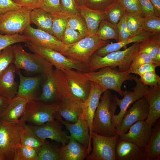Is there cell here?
Instances as JSON below:
<instances>
[{"instance_id":"e0dca14e","label":"cell","mask_w":160,"mask_h":160,"mask_svg":"<svg viewBox=\"0 0 160 160\" xmlns=\"http://www.w3.org/2000/svg\"><path fill=\"white\" fill-rule=\"evenodd\" d=\"M27 41L34 45L50 48L60 52L64 44L53 35L30 25L23 31Z\"/></svg>"},{"instance_id":"d4e9b609","label":"cell","mask_w":160,"mask_h":160,"mask_svg":"<svg viewBox=\"0 0 160 160\" xmlns=\"http://www.w3.org/2000/svg\"><path fill=\"white\" fill-rule=\"evenodd\" d=\"M28 101L25 97L16 95L0 115V119L8 122L17 121L23 114Z\"/></svg>"},{"instance_id":"94428289","label":"cell","mask_w":160,"mask_h":160,"mask_svg":"<svg viewBox=\"0 0 160 160\" xmlns=\"http://www.w3.org/2000/svg\"><path fill=\"white\" fill-rule=\"evenodd\" d=\"M0 160H4L3 158L0 155Z\"/></svg>"},{"instance_id":"7a4b0ae2","label":"cell","mask_w":160,"mask_h":160,"mask_svg":"<svg viewBox=\"0 0 160 160\" xmlns=\"http://www.w3.org/2000/svg\"><path fill=\"white\" fill-rule=\"evenodd\" d=\"M55 81L57 89L55 103L58 105L57 113L65 120L74 123L82 113L83 102L71 93L64 75L57 76Z\"/></svg>"},{"instance_id":"1f68e13d","label":"cell","mask_w":160,"mask_h":160,"mask_svg":"<svg viewBox=\"0 0 160 160\" xmlns=\"http://www.w3.org/2000/svg\"><path fill=\"white\" fill-rule=\"evenodd\" d=\"M96 33L100 39L103 41L111 39L118 41L119 34L117 24H113L106 19L101 20Z\"/></svg>"},{"instance_id":"7402d4cb","label":"cell","mask_w":160,"mask_h":160,"mask_svg":"<svg viewBox=\"0 0 160 160\" xmlns=\"http://www.w3.org/2000/svg\"><path fill=\"white\" fill-rule=\"evenodd\" d=\"M17 68L13 64L0 75V95L11 100L17 94L19 84L15 80Z\"/></svg>"},{"instance_id":"44dd1931","label":"cell","mask_w":160,"mask_h":160,"mask_svg":"<svg viewBox=\"0 0 160 160\" xmlns=\"http://www.w3.org/2000/svg\"><path fill=\"white\" fill-rule=\"evenodd\" d=\"M104 91L97 84L91 81L90 93L87 99L83 103L82 108L88 124L90 138L92 139V124L94 114L100 102V96Z\"/></svg>"},{"instance_id":"6f0895ef","label":"cell","mask_w":160,"mask_h":160,"mask_svg":"<svg viewBox=\"0 0 160 160\" xmlns=\"http://www.w3.org/2000/svg\"><path fill=\"white\" fill-rule=\"evenodd\" d=\"M153 8L155 15L160 17V0H150Z\"/></svg>"},{"instance_id":"9a60e30c","label":"cell","mask_w":160,"mask_h":160,"mask_svg":"<svg viewBox=\"0 0 160 160\" xmlns=\"http://www.w3.org/2000/svg\"><path fill=\"white\" fill-rule=\"evenodd\" d=\"M29 126L43 143L46 139L48 138L63 146L69 141V136L62 130V123L56 119L48 121L40 125L30 124Z\"/></svg>"},{"instance_id":"484cf974","label":"cell","mask_w":160,"mask_h":160,"mask_svg":"<svg viewBox=\"0 0 160 160\" xmlns=\"http://www.w3.org/2000/svg\"><path fill=\"white\" fill-rule=\"evenodd\" d=\"M155 35L156 34L143 30L137 33L131 35L124 40L115 43H109L97 49L94 53L98 56L103 57L111 52L119 51L122 47L129 44L141 42Z\"/></svg>"},{"instance_id":"8d00e7d4","label":"cell","mask_w":160,"mask_h":160,"mask_svg":"<svg viewBox=\"0 0 160 160\" xmlns=\"http://www.w3.org/2000/svg\"><path fill=\"white\" fill-rule=\"evenodd\" d=\"M21 145L39 148L44 143L33 132L29 125L26 124L21 133Z\"/></svg>"},{"instance_id":"9c48e42d","label":"cell","mask_w":160,"mask_h":160,"mask_svg":"<svg viewBox=\"0 0 160 160\" xmlns=\"http://www.w3.org/2000/svg\"><path fill=\"white\" fill-rule=\"evenodd\" d=\"M58 105L38 100H28L20 119L31 125L39 126L55 119Z\"/></svg>"},{"instance_id":"ffe728a7","label":"cell","mask_w":160,"mask_h":160,"mask_svg":"<svg viewBox=\"0 0 160 160\" xmlns=\"http://www.w3.org/2000/svg\"><path fill=\"white\" fill-rule=\"evenodd\" d=\"M153 129L152 127L145 121H139L133 124L127 133L119 135L125 140L145 148L150 138Z\"/></svg>"},{"instance_id":"7bdbcfd3","label":"cell","mask_w":160,"mask_h":160,"mask_svg":"<svg viewBox=\"0 0 160 160\" xmlns=\"http://www.w3.org/2000/svg\"><path fill=\"white\" fill-rule=\"evenodd\" d=\"M83 38L79 32L70 27L67 24L61 41L64 45H69L76 43Z\"/></svg>"},{"instance_id":"2e32d148","label":"cell","mask_w":160,"mask_h":160,"mask_svg":"<svg viewBox=\"0 0 160 160\" xmlns=\"http://www.w3.org/2000/svg\"><path fill=\"white\" fill-rule=\"evenodd\" d=\"M55 119L64 125L72 135L78 142L87 148L90 153L92 151L91 139L88 124L84 114L82 113L74 123L63 119L57 113Z\"/></svg>"},{"instance_id":"ee69618b","label":"cell","mask_w":160,"mask_h":160,"mask_svg":"<svg viewBox=\"0 0 160 160\" xmlns=\"http://www.w3.org/2000/svg\"><path fill=\"white\" fill-rule=\"evenodd\" d=\"M116 0H85L84 5L94 10L104 12Z\"/></svg>"},{"instance_id":"5bb4252c","label":"cell","mask_w":160,"mask_h":160,"mask_svg":"<svg viewBox=\"0 0 160 160\" xmlns=\"http://www.w3.org/2000/svg\"><path fill=\"white\" fill-rule=\"evenodd\" d=\"M148 112V104L143 96L135 102L127 111L117 129V134L120 135L127 133L130 127L137 121H145Z\"/></svg>"},{"instance_id":"f6af8a7d","label":"cell","mask_w":160,"mask_h":160,"mask_svg":"<svg viewBox=\"0 0 160 160\" xmlns=\"http://www.w3.org/2000/svg\"><path fill=\"white\" fill-rule=\"evenodd\" d=\"M123 6L129 13L140 17H144L139 7V0H117Z\"/></svg>"},{"instance_id":"83f0119b","label":"cell","mask_w":160,"mask_h":160,"mask_svg":"<svg viewBox=\"0 0 160 160\" xmlns=\"http://www.w3.org/2000/svg\"><path fill=\"white\" fill-rule=\"evenodd\" d=\"M78 8L79 13L86 21L89 35L96 34L101 20L105 19L104 12L91 9L84 5L79 6Z\"/></svg>"},{"instance_id":"4dcf8cb0","label":"cell","mask_w":160,"mask_h":160,"mask_svg":"<svg viewBox=\"0 0 160 160\" xmlns=\"http://www.w3.org/2000/svg\"><path fill=\"white\" fill-rule=\"evenodd\" d=\"M61 146L45 140L39 149L38 160H61Z\"/></svg>"},{"instance_id":"ac0fdd59","label":"cell","mask_w":160,"mask_h":160,"mask_svg":"<svg viewBox=\"0 0 160 160\" xmlns=\"http://www.w3.org/2000/svg\"><path fill=\"white\" fill-rule=\"evenodd\" d=\"M16 73L19 77L20 83L16 95L25 97L28 100H37V93L38 90L48 76L39 74L35 76L25 77L17 69Z\"/></svg>"},{"instance_id":"681fc988","label":"cell","mask_w":160,"mask_h":160,"mask_svg":"<svg viewBox=\"0 0 160 160\" xmlns=\"http://www.w3.org/2000/svg\"><path fill=\"white\" fill-rule=\"evenodd\" d=\"M119 34L118 42L124 40L131 36L126 24L125 13L117 24Z\"/></svg>"},{"instance_id":"7c38bea8","label":"cell","mask_w":160,"mask_h":160,"mask_svg":"<svg viewBox=\"0 0 160 160\" xmlns=\"http://www.w3.org/2000/svg\"><path fill=\"white\" fill-rule=\"evenodd\" d=\"M119 137L117 134L112 136L101 135L92 132V152L86 158L87 160H116L115 148Z\"/></svg>"},{"instance_id":"ba28073f","label":"cell","mask_w":160,"mask_h":160,"mask_svg":"<svg viewBox=\"0 0 160 160\" xmlns=\"http://www.w3.org/2000/svg\"><path fill=\"white\" fill-rule=\"evenodd\" d=\"M26 46L33 53L39 54L50 63L56 69H74L82 72H89L85 63L64 55L52 49L34 45L28 42Z\"/></svg>"},{"instance_id":"4fadbf2b","label":"cell","mask_w":160,"mask_h":160,"mask_svg":"<svg viewBox=\"0 0 160 160\" xmlns=\"http://www.w3.org/2000/svg\"><path fill=\"white\" fill-rule=\"evenodd\" d=\"M69 90L75 97L84 102L88 98L91 89V81L80 71L74 69H62Z\"/></svg>"},{"instance_id":"7dc6e473","label":"cell","mask_w":160,"mask_h":160,"mask_svg":"<svg viewBox=\"0 0 160 160\" xmlns=\"http://www.w3.org/2000/svg\"><path fill=\"white\" fill-rule=\"evenodd\" d=\"M39 8L51 13L61 12L60 0H42Z\"/></svg>"},{"instance_id":"f35d334b","label":"cell","mask_w":160,"mask_h":160,"mask_svg":"<svg viewBox=\"0 0 160 160\" xmlns=\"http://www.w3.org/2000/svg\"><path fill=\"white\" fill-rule=\"evenodd\" d=\"M39 149L21 145L17 149L15 160H38Z\"/></svg>"},{"instance_id":"74e56055","label":"cell","mask_w":160,"mask_h":160,"mask_svg":"<svg viewBox=\"0 0 160 160\" xmlns=\"http://www.w3.org/2000/svg\"><path fill=\"white\" fill-rule=\"evenodd\" d=\"M125 15L127 26L131 35L143 30L144 17L135 16L127 11Z\"/></svg>"},{"instance_id":"c3c4849f","label":"cell","mask_w":160,"mask_h":160,"mask_svg":"<svg viewBox=\"0 0 160 160\" xmlns=\"http://www.w3.org/2000/svg\"><path fill=\"white\" fill-rule=\"evenodd\" d=\"M61 12L66 14L79 12V6L75 0H60Z\"/></svg>"},{"instance_id":"d590c367","label":"cell","mask_w":160,"mask_h":160,"mask_svg":"<svg viewBox=\"0 0 160 160\" xmlns=\"http://www.w3.org/2000/svg\"><path fill=\"white\" fill-rule=\"evenodd\" d=\"M52 13L53 16L52 26V35L61 41L67 24L65 14L61 12Z\"/></svg>"},{"instance_id":"f5cc1de1","label":"cell","mask_w":160,"mask_h":160,"mask_svg":"<svg viewBox=\"0 0 160 160\" xmlns=\"http://www.w3.org/2000/svg\"><path fill=\"white\" fill-rule=\"evenodd\" d=\"M139 2L140 11L145 17L155 15L150 0H139Z\"/></svg>"},{"instance_id":"db71d44e","label":"cell","mask_w":160,"mask_h":160,"mask_svg":"<svg viewBox=\"0 0 160 160\" xmlns=\"http://www.w3.org/2000/svg\"><path fill=\"white\" fill-rule=\"evenodd\" d=\"M156 66L153 63L144 64L137 67L129 68V69L131 73H133L141 76L143 73L148 71H155Z\"/></svg>"},{"instance_id":"9f6ffc18","label":"cell","mask_w":160,"mask_h":160,"mask_svg":"<svg viewBox=\"0 0 160 160\" xmlns=\"http://www.w3.org/2000/svg\"><path fill=\"white\" fill-rule=\"evenodd\" d=\"M10 100L0 95V115L6 108Z\"/></svg>"},{"instance_id":"e575fe53","label":"cell","mask_w":160,"mask_h":160,"mask_svg":"<svg viewBox=\"0 0 160 160\" xmlns=\"http://www.w3.org/2000/svg\"><path fill=\"white\" fill-rule=\"evenodd\" d=\"M160 47V34L155 35L141 42L138 52L148 54L153 60Z\"/></svg>"},{"instance_id":"f546056e","label":"cell","mask_w":160,"mask_h":160,"mask_svg":"<svg viewBox=\"0 0 160 160\" xmlns=\"http://www.w3.org/2000/svg\"><path fill=\"white\" fill-rule=\"evenodd\" d=\"M42 85V92L37 100L47 103H55L57 89L52 73L47 76Z\"/></svg>"},{"instance_id":"836d02e7","label":"cell","mask_w":160,"mask_h":160,"mask_svg":"<svg viewBox=\"0 0 160 160\" xmlns=\"http://www.w3.org/2000/svg\"><path fill=\"white\" fill-rule=\"evenodd\" d=\"M126 10L122 4L116 0L104 12L105 19L116 25L122 18Z\"/></svg>"},{"instance_id":"8992f818","label":"cell","mask_w":160,"mask_h":160,"mask_svg":"<svg viewBox=\"0 0 160 160\" xmlns=\"http://www.w3.org/2000/svg\"><path fill=\"white\" fill-rule=\"evenodd\" d=\"M13 47L14 55L13 64L17 69L47 76L52 73L53 66L41 55L35 53L27 52L20 44H15Z\"/></svg>"},{"instance_id":"bcb514c9","label":"cell","mask_w":160,"mask_h":160,"mask_svg":"<svg viewBox=\"0 0 160 160\" xmlns=\"http://www.w3.org/2000/svg\"><path fill=\"white\" fill-rule=\"evenodd\" d=\"M140 76V80L150 87L160 84V77L156 73L155 71L146 72Z\"/></svg>"},{"instance_id":"11a10c76","label":"cell","mask_w":160,"mask_h":160,"mask_svg":"<svg viewBox=\"0 0 160 160\" xmlns=\"http://www.w3.org/2000/svg\"><path fill=\"white\" fill-rule=\"evenodd\" d=\"M22 7L31 9L40 8L42 0H12Z\"/></svg>"},{"instance_id":"d6a6232c","label":"cell","mask_w":160,"mask_h":160,"mask_svg":"<svg viewBox=\"0 0 160 160\" xmlns=\"http://www.w3.org/2000/svg\"><path fill=\"white\" fill-rule=\"evenodd\" d=\"M68 25L79 32L84 37L89 35L87 26L86 21L79 12L71 14H66Z\"/></svg>"},{"instance_id":"f1b7e54d","label":"cell","mask_w":160,"mask_h":160,"mask_svg":"<svg viewBox=\"0 0 160 160\" xmlns=\"http://www.w3.org/2000/svg\"><path fill=\"white\" fill-rule=\"evenodd\" d=\"M53 16L52 13L39 8L32 10L30 13L31 23L36 25L38 29L52 35V26Z\"/></svg>"},{"instance_id":"60d3db41","label":"cell","mask_w":160,"mask_h":160,"mask_svg":"<svg viewBox=\"0 0 160 160\" xmlns=\"http://www.w3.org/2000/svg\"><path fill=\"white\" fill-rule=\"evenodd\" d=\"M143 30L154 34H160V17L153 15L144 17Z\"/></svg>"},{"instance_id":"d6986e66","label":"cell","mask_w":160,"mask_h":160,"mask_svg":"<svg viewBox=\"0 0 160 160\" xmlns=\"http://www.w3.org/2000/svg\"><path fill=\"white\" fill-rule=\"evenodd\" d=\"M115 158L116 160H146L144 148L119 135L115 146Z\"/></svg>"},{"instance_id":"ab89813d","label":"cell","mask_w":160,"mask_h":160,"mask_svg":"<svg viewBox=\"0 0 160 160\" xmlns=\"http://www.w3.org/2000/svg\"><path fill=\"white\" fill-rule=\"evenodd\" d=\"M27 39L24 34L12 35L0 34V53L7 47L20 42H26Z\"/></svg>"},{"instance_id":"3957f363","label":"cell","mask_w":160,"mask_h":160,"mask_svg":"<svg viewBox=\"0 0 160 160\" xmlns=\"http://www.w3.org/2000/svg\"><path fill=\"white\" fill-rule=\"evenodd\" d=\"M140 43L135 42L124 50L112 52L103 57L98 56L94 53L87 64L89 72L96 71L106 66L118 67L121 72L127 70L133 59L138 53Z\"/></svg>"},{"instance_id":"5b68a950","label":"cell","mask_w":160,"mask_h":160,"mask_svg":"<svg viewBox=\"0 0 160 160\" xmlns=\"http://www.w3.org/2000/svg\"><path fill=\"white\" fill-rule=\"evenodd\" d=\"M25 122L20 119L8 122L0 119V155L4 160H15L21 145V134Z\"/></svg>"},{"instance_id":"680465c9","label":"cell","mask_w":160,"mask_h":160,"mask_svg":"<svg viewBox=\"0 0 160 160\" xmlns=\"http://www.w3.org/2000/svg\"><path fill=\"white\" fill-rule=\"evenodd\" d=\"M153 63L157 67L160 66V47L158 48L156 55L153 60Z\"/></svg>"},{"instance_id":"277c9868","label":"cell","mask_w":160,"mask_h":160,"mask_svg":"<svg viewBox=\"0 0 160 160\" xmlns=\"http://www.w3.org/2000/svg\"><path fill=\"white\" fill-rule=\"evenodd\" d=\"M89 81L100 85L104 91L112 90L123 97L121 86L127 80H133L135 76L131 74L128 69L123 72L119 71L116 66H106L101 68L97 71L83 72Z\"/></svg>"},{"instance_id":"4316f807","label":"cell","mask_w":160,"mask_h":160,"mask_svg":"<svg viewBox=\"0 0 160 160\" xmlns=\"http://www.w3.org/2000/svg\"><path fill=\"white\" fill-rule=\"evenodd\" d=\"M150 138L144 148L146 160L160 159V121L154 125Z\"/></svg>"},{"instance_id":"603a6c76","label":"cell","mask_w":160,"mask_h":160,"mask_svg":"<svg viewBox=\"0 0 160 160\" xmlns=\"http://www.w3.org/2000/svg\"><path fill=\"white\" fill-rule=\"evenodd\" d=\"M144 97L149 105V112L145 121L152 127L160 117V84L148 88Z\"/></svg>"},{"instance_id":"816d5d0a","label":"cell","mask_w":160,"mask_h":160,"mask_svg":"<svg viewBox=\"0 0 160 160\" xmlns=\"http://www.w3.org/2000/svg\"><path fill=\"white\" fill-rule=\"evenodd\" d=\"M21 7L12 0H0V16L8 12Z\"/></svg>"},{"instance_id":"91938a15","label":"cell","mask_w":160,"mask_h":160,"mask_svg":"<svg viewBox=\"0 0 160 160\" xmlns=\"http://www.w3.org/2000/svg\"><path fill=\"white\" fill-rule=\"evenodd\" d=\"M75 1L78 5L79 6L84 5L85 0H75Z\"/></svg>"},{"instance_id":"cb8c5ba5","label":"cell","mask_w":160,"mask_h":160,"mask_svg":"<svg viewBox=\"0 0 160 160\" xmlns=\"http://www.w3.org/2000/svg\"><path fill=\"white\" fill-rule=\"evenodd\" d=\"M66 145L60 147L61 160H83L90 154L88 149L71 135Z\"/></svg>"},{"instance_id":"52a82bcc","label":"cell","mask_w":160,"mask_h":160,"mask_svg":"<svg viewBox=\"0 0 160 160\" xmlns=\"http://www.w3.org/2000/svg\"><path fill=\"white\" fill-rule=\"evenodd\" d=\"M109 42V40L103 41L100 39L96 33L88 35L75 43L64 45L59 52L88 65L89 60L95 52Z\"/></svg>"},{"instance_id":"8fae6325","label":"cell","mask_w":160,"mask_h":160,"mask_svg":"<svg viewBox=\"0 0 160 160\" xmlns=\"http://www.w3.org/2000/svg\"><path fill=\"white\" fill-rule=\"evenodd\" d=\"M133 80L136 83L135 86L132 88L133 91L127 90H122L123 98L119 99L116 95H113V99L117 106L120 108L119 113L113 116V124L116 129L119 127L121 121L130 105L144 96L148 89V86L141 82L137 75L135 76Z\"/></svg>"},{"instance_id":"f907efd6","label":"cell","mask_w":160,"mask_h":160,"mask_svg":"<svg viewBox=\"0 0 160 160\" xmlns=\"http://www.w3.org/2000/svg\"><path fill=\"white\" fill-rule=\"evenodd\" d=\"M150 63H153V60L150 55L145 53L138 52L133 59L130 68H134Z\"/></svg>"},{"instance_id":"6da1fadb","label":"cell","mask_w":160,"mask_h":160,"mask_svg":"<svg viewBox=\"0 0 160 160\" xmlns=\"http://www.w3.org/2000/svg\"><path fill=\"white\" fill-rule=\"evenodd\" d=\"M100 97V102L95 112L92 124V132L106 136L117 134L113 124V118L117 108L110 90L104 92Z\"/></svg>"},{"instance_id":"b9f144b4","label":"cell","mask_w":160,"mask_h":160,"mask_svg":"<svg viewBox=\"0 0 160 160\" xmlns=\"http://www.w3.org/2000/svg\"><path fill=\"white\" fill-rule=\"evenodd\" d=\"M14 55L13 46H9L0 53V75L11 64H13Z\"/></svg>"},{"instance_id":"30bf717a","label":"cell","mask_w":160,"mask_h":160,"mask_svg":"<svg viewBox=\"0 0 160 160\" xmlns=\"http://www.w3.org/2000/svg\"><path fill=\"white\" fill-rule=\"evenodd\" d=\"M32 9L21 7L0 16V33L12 35L23 33L31 24Z\"/></svg>"}]
</instances>
